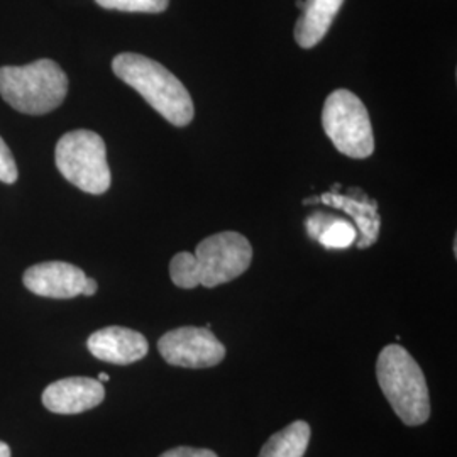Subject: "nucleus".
<instances>
[{"mask_svg":"<svg viewBox=\"0 0 457 457\" xmlns=\"http://www.w3.org/2000/svg\"><path fill=\"white\" fill-rule=\"evenodd\" d=\"M17 177H19V173H17L14 154L11 153L9 146L0 137V181L12 185V183H16Z\"/></svg>","mask_w":457,"mask_h":457,"instance_id":"nucleus-17","label":"nucleus"},{"mask_svg":"<svg viewBox=\"0 0 457 457\" xmlns=\"http://www.w3.org/2000/svg\"><path fill=\"white\" fill-rule=\"evenodd\" d=\"M160 457H219L211 449H196V447H187V445H181V447H175V449H170L166 451Z\"/></svg>","mask_w":457,"mask_h":457,"instance_id":"nucleus-18","label":"nucleus"},{"mask_svg":"<svg viewBox=\"0 0 457 457\" xmlns=\"http://www.w3.org/2000/svg\"><path fill=\"white\" fill-rule=\"evenodd\" d=\"M170 277L171 281L185 288V290H192L200 285L198 281V270H196V260L194 253H179L173 256V260L170 262Z\"/></svg>","mask_w":457,"mask_h":457,"instance_id":"nucleus-15","label":"nucleus"},{"mask_svg":"<svg viewBox=\"0 0 457 457\" xmlns=\"http://www.w3.org/2000/svg\"><path fill=\"white\" fill-rule=\"evenodd\" d=\"M66 94L68 77L62 66L48 58L0 68V96L17 112L48 114L63 104Z\"/></svg>","mask_w":457,"mask_h":457,"instance_id":"nucleus-3","label":"nucleus"},{"mask_svg":"<svg viewBox=\"0 0 457 457\" xmlns=\"http://www.w3.org/2000/svg\"><path fill=\"white\" fill-rule=\"evenodd\" d=\"M100 7L122 12L160 14L168 9L170 0H96Z\"/></svg>","mask_w":457,"mask_h":457,"instance_id":"nucleus-16","label":"nucleus"},{"mask_svg":"<svg viewBox=\"0 0 457 457\" xmlns=\"http://www.w3.org/2000/svg\"><path fill=\"white\" fill-rule=\"evenodd\" d=\"M311 425L296 420L271 436L258 457H303L311 442Z\"/></svg>","mask_w":457,"mask_h":457,"instance_id":"nucleus-14","label":"nucleus"},{"mask_svg":"<svg viewBox=\"0 0 457 457\" xmlns=\"http://www.w3.org/2000/svg\"><path fill=\"white\" fill-rule=\"evenodd\" d=\"M98 381H100V383H107V381H109V375H107V373H100V375H98Z\"/></svg>","mask_w":457,"mask_h":457,"instance_id":"nucleus-21","label":"nucleus"},{"mask_svg":"<svg viewBox=\"0 0 457 457\" xmlns=\"http://www.w3.org/2000/svg\"><path fill=\"white\" fill-rule=\"evenodd\" d=\"M305 228L313 241H319L328 249H347L358 239L354 224L332 213H312L305 220Z\"/></svg>","mask_w":457,"mask_h":457,"instance_id":"nucleus-13","label":"nucleus"},{"mask_svg":"<svg viewBox=\"0 0 457 457\" xmlns=\"http://www.w3.org/2000/svg\"><path fill=\"white\" fill-rule=\"evenodd\" d=\"M54 162L66 180L82 192L102 195L111 188L107 147L97 132H66L56 145Z\"/></svg>","mask_w":457,"mask_h":457,"instance_id":"nucleus-4","label":"nucleus"},{"mask_svg":"<svg viewBox=\"0 0 457 457\" xmlns=\"http://www.w3.org/2000/svg\"><path fill=\"white\" fill-rule=\"evenodd\" d=\"M158 351L168 364L204 370L226 358V347L209 327H180L166 332L158 341Z\"/></svg>","mask_w":457,"mask_h":457,"instance_id":"nucleus-7","label":"nucleus"},{"mask_svg":"<svg viewBox=\"0 0 457 457\" xmlns=\"http://www.w3.org/2000/svg\"><path fill=\"white\" fill-rule=\"evenodd\" d=\"M305 205L309 204H326L328 207L344 211L347 215L353 217L354 228L358 230V239L356 245L360 249L370 247L375 245L379 236V228H381V217L378 213V202L366 195L360 188H349L347 194H337L330 192L324 194L319 198H307L303 202Z\"/></svg>","mask_w":457,"mask_h":457,"instance_id":"nucleus-10","label":"nucleus"},{"mask_svg":"<svg viewBox=\"0 0 457 457\" xmlns=\"http://www.w3.org/2000/svg\"><path fill=\"white\" fill-rule=\"evenodd\" d=\"M379 388L393 411L410 427L422 425L430 417V396L424 373L409 351L398 344L386 345L376 362Z\"/></svg>","mask_w":457,"mask_h":457,"instance_id":"nucleus-2","label":"nucleus"},{"mask_svg":"<svg viewBox=\"0 0 457 457\" xmlns=\"http://www.w3.org/2000/svg\"><path fill=\"white\" fill-rule=\"evenodd\" d=\"M11 456H12V453H11V447H9L5 442L0 441V457Z\"/></svg>","mask_w":457,"mask_h":457,"instance_id":"nucleus-20","label":"nucleus"},{"mask_svg":"<svg viewBox=\"0 0 457 457\" xmlns=\"http://www.w3.org/2000/svg\"><path fill=\"white\" fill-rule=\"evenodd\" d=\"M296 7L302 9V7H303V0H296Z\"/></svg>","mask_w":457,"mask_h":457,"instance_id":"nucleus-22","label":"nucleus"},{"mask_svg":"<svg viewBox=\"0 0 457 457\" xmlns=\"http://www.w3.org/2000/svg\"><path fill=\"white\" fill-rule=\"evenodd\" d=\"M87 347L97 360L119 366L141 361L149 351V344L141 332L119 326L105 327L94 332L87 341Z\"/></svg>","mask_w":457,"mask_h":457,"instance_id":"nucleus-11","label":"nucleus"},{"mask_svg":"<svg viewBox=\"0 0 457 457\" xmlns=\"http://www.w3.org/2000/svg\"><path fill=\"white\" fill-rule=\"evenodd\" d=\"M97 288V281H96L94 278H87V281H85V287H83L82 295H85V296H92V295H96Z\"/></svg>","mask_w":457,"mask_h":457,"instance_id":"nucleus-19","label":"nucleus"},{"mask_svg":"<svg viewBox=\"0 0 457 457\" xmlns=\"http://www.w3.org/2000/svg\"><path fill=\"white\" fill-rule=\"evenodd\" d=\"M104 398V383L94 378L75 376L51 383L43 392V405L58 415H77L96 409Z\"/></svg>","mask_w":457,"mask_h":457,"instance_id":"nucleus-8","label":"nucleus"},{"mask_svg":"<svg viewBox=\"0 0 457 457\" xmlns=\"http://www.w3.org/2000/svg\"><path fill=\"white\" fill-rule=\"evenodd\" d=\"M322 124L327 137L344 156L364 160L375 151V136L370 114L361 98L339 88L326 98Z\"/></svg>","mask_w":457,"mask_h":457,"instance_id":"nucleus-5","label":"nucleus"},{"mask_svg":"<svg viewBox=\"0 0 457 457\" xmlns=\"http://www.w3.org/2000/svg\"><path fill=\"white\" fill-rule=\"evenodd\" d=\"M344 0H303L302 16L295 26V39L300 48L317 46L330 29Z\"/></svg>","mask_w":457,"mask_h":457,"instance_id":"nucleus-12","label":"nucleus"},{"mask_svg":"<svg viewBox=\"0 0 457 457\" xmlns=\"http://www.w3.org/2000/svg\"><path fill=\"white\" fill-rule=\"evenodd\" d=\"M112 70L117 79L132 87L170 124L185 128L192 122L194 100L185 85L162 63L137 53H122L115 56Z\"/></svg>","mask_w":457,"mask_h":457,"instance_id":"nucleus-1","label":"nucleus"},{"mask_svg":"<svg viewBox=\"0 0 457 457\" xmlns=\"http://www.w3.org/2000/svg\"><path fill=\"white\" fill-rule=\"evenodd\" d=\"M22 281L34 295L66 300L83 294L87 275L75 264L48 262L28 268Z\"/></svg>","mask_w":457,"mask_h":457,"instance_id":"nucleus-9","label":"nucleus"},{"mask_svg":"<svg viewBox=\"0 0 457 457\" xmlns=\"http://www.w3.org/2000/svg\"><path fill=\"white\" fill-rule=\"evenodd\" d=\"M194 256L200 285L215 288L247 271L253 262V245L243 234L226 230L198 243Z\"/></svg>","mask_w":457,"mask_h":457,"instance_id":"nucleus-6","label":"nucleus"}]
</instances>
